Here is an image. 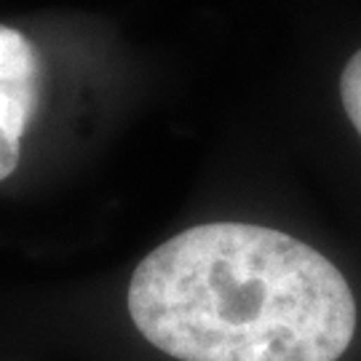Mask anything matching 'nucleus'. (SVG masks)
Here are the masks:
<instances>
[{
	"label": "nucleus",
	"mask_w": 361,
	"mask_h": 361,
	"mask_svg": "<svg viewBox=\"0 0 361 361\" xmlns=\"http://www.w3.org/2000/svg\"><path fill=\"white\" fill-rule=\"evenodd\" d=\"M126 305L140 335L180 361H337L356 332L345 276L249 222L195 225L155 246Z\"/></svg>",
	"instance_id": "nucleus-1"
},
{
	"label": "nucleus",
	"mask_w": 361,
	"mask_h": 361,
	"mask_svg": "<svg viewBox=\"0 0 361 361\" xmlns=\"http://www.w3.org/2000/svg\"><path fill=\"white\" fill-rule=\"evenodd\" d=\"M40 102V56L25 32L0 25V182L19 166L22 137Z\"/></svg>",
	"instance_id": "nucleus-2"
},
{
	"label": "nucleus",
	"mask_w": 361,
	"mask_h": 361,
	"mask_svg": "<svg viewBox=\"0 0 361 361\" xmlns=\"http://www.w3.org/2000/svg\"><path fill=\"white\" fill-rule=\"evenodd\" d=\"M340 97H343V107L348 113L353 129L361 137V49L350 56L340 75Z\"/></svg>",
	"instance_id": "nucleus-3"
}]
</instances>
